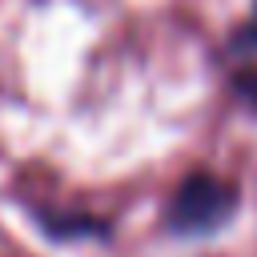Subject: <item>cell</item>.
Segmentation results:
<instances>
[{"mask_svg":"<svg viewBox=\"0 0 257 257\" xmlns=\"http://www.w3.org/2000/svg\"><path fill=\"white\" fill-rule=\"evenodd\" d=\"M237 209H241V185L233 177H221L213 169H193L173 189L161 225L169 237L205 241V237H217L225 225H233Z\"/></svg>","mask_w":257,"mask_h":257,"instance_id":"6da1fadb","label":"cell"},{"mask_svg":"<svg viewBox=\"0 0 257 257\" xmlns=\"http://www.w3.org/2000/svg\"><path fill=\"white\" fill-rule=\"evenodd\" d=\"M229 56H257V4H253V12L233 28V36H229Z\"/></svg>","mask_w":257,"mask_h":257,"instance_id":"7a4b0ae2","label":"cell"},{"mask_svg":"<svg viewBox=\"0 0 257 257\" xmlns=\"http://www.w3.org/2000/svg\"><path fill=\"white\" fill-rule=\"evenodd\" d=\"M229 88H233V96H237L241 104H249V108L257 112V68H237V72L229 76Z\"/></svg>","mask_w":257,"mask_h":257,"instance_id":"3957f363","label":"cell"}]
</instances>
